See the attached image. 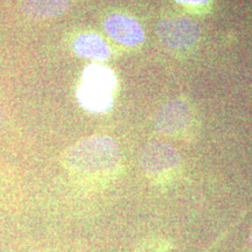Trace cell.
<instances>
[{
	"mask_svg": "<svg viewBox=\"0 0 252 252\" xmlns=\"http://www.w3.org/2000/svg\"><path fill=\"white\" fill-rule=\"evenodd\" d=\"M68 178L83 190H96L110 184L122 169L118 144L108 135H91L68 147L61 156Z\"/></svg>",
	"mask_w": 252,
	"mask_h": 252,
	"instance_id": "cell-1",
	"label": "cell"
},
{
	"mask_svg": "<svg viewBox=\"0 0 252 252\" xmlns=\"http://www.w3.org/2000/svg\"><path fill=\"white\" fill-rule=\"evenodd\" d=\"M117 88V77L111 69L90 63L82 71L76 89V98L82 109L93 113H105L113 105V94Z\"/></svg>",
	"mask_w": 252,
	"mask_h": 252,
	"instance_id": "cell-2",
	"label": "cell"
},
{
	"mask_svg": "<svg viewBox=\"0 0 252 252\" xmlns=\"http://www.w3.org/2000/svg\"><path fill=\"white\" fill-rule=\"evenodd\" d=\"M140 165L145 175L156 185L171 182L181 172V156L166 143L153 141L144 147Z\"/></svg>",
	"mask_w": 252,
	"mask_h": 252,
	"instance_id": "cell-3",
	"label": "cell"
},
{
	"mask_svg": "<svg viewBox=\"0 0 252 252\" xmlns=\"http://www.w3.org/2000/svg\"><path fill=\"white\" fill-rule=\"evenodd\" d=\"M201 31L195 21L184 17H171L160 21L158 36L167 49L184 52L196 45Z\"/></svg>",
	"mask_w": 252,
	"mask_h": 252,
	"instance_id": "cell-4",
	"label": "cell"
},
{
	"mask_svg": "<svg viewBox=\"0 0 252 252\" xmlns=\"http://www.w3.org/2000/svg\"><path fill=\"white\" fill-rule=\"evenodd\" d=\"M194 118V110L187 100L174 99L167 102L158 111L154 124L160 133L180 138L188 133Z\"/></svg>",
	"mask_w": 252,
	"mask_h": 252,
	"instance_id": "cell-5",
	"label": "cell"
},
{
	"mask_svg": "<svg viewBox=\"0 0 252 252\" xmlns=\"http://www.w3.org/2000/svg\"><path fill=\"white\" fill-rule=\"evenodd\" d=\"M105 33L113 41L125 47L140 46L145 41V33L138 21L122 13H112L104 19Z\"/></svg>",
	"mask_w": 252,
	"mask_h": 252,
	"instance_id": "cell-6",
	"label": "cell"
},
{
	"mask_svg": "<svg viewBox=\"0 0 252 252\" xmlns=\"http://www.w3.org/2000/svg\"><path fill=\"white\" fill-rule=\"evenodd\" d=\"M78 0H19V8L25 18L43 21L63 15Z\"/></svg>",
	"mask_w": 252,
	"mask_h": 252,
	"instance_id": "cell-7",
	"label": "cell"
},
{
	"mask_svg": "<svg viewBox=\"0 0 252 252\" xmlns=\"http://www.w3.org/2000/svg\"><path fill=\"white\" fill-rule=\"evenodd\" d=\"M71 49L80 58L94 62H104L111 55V50L106 41L94 32L77 34L71 42Z\"/></svg>",
	"mask_w": 252,
	"mask_h": 252,
	"instance_id": "cell-8",
	"label": "cell"
},
{
	"mask_svg": "<svg viewBox=\"0 0 252 252\" xmlns=\"http://www.w3.org/2000/svg\"><path fill=\"white\" fill-rule=\"evenodd\" d=\"M171 249V243L162 238H152L150 241H145L134 252H166Z\"/></svg>",
	"mask_w": 252,
	"mask_h": 252,
	"instance_id": "cell-9",
	"label": "cell"
},
{
	"mask_svg": "<svg viewBox=\"0 0 252 252\" xmlns=\"http://www.w3.org/2000/svg\"><path fill=\"white\" fill-rule=\"evenodd\" d=\"M175 2L184 6V7L191 9L194 12L207 11L212 5L213 0H174Z\"/></svg>",
	"mask_w": 252,
	"mask_h": 252,
	"instance_id": "cell-10",
	"label": "cell"
},
{
	"mask_svg": "<svg viewBox=\"0 0 252 252\" xmlns=\"http://www.w3.org/2000/svg\"><path fill=\"white\" fill-rule=\"evenodd\" d=\"M9 186H11L9 175L7 173L0 171V202L5 197V194L9 190Z\"/></svg>",
	"mask_w": 252,
	"mask_h": 252,
	"instance_id": "cell-11",
	"label": "cell"
},
{
	"mask_svg": "<svg viewBox=\"0 0 252 252\" xmlns=\"http://www.w3.org/2000/svg\"><path fill=\"white\" fill-rule=\"evenodd\" d=\"M5 125V106L2 100L0 99V132H1L2 127Z\"/></svg>",
	"mask_w": 252,
	"mask_h": 252,
	"instance_id": "cell-12",
	"label": "cell"
},
{
	"mask_svg": "<svg viewBox=\"0 0 252 252\" xmlns=\"http://www.w3.org/2000/svg\"><path fill=\"white\" fill-rule=\"evenodd\" d=\"M251 242H252V238H251Z\"/></svg>",
	"mask_w": 252,
	"mask_h": 252,
	"instance_id": "cell-13",
	"label": "cell"
}]
</instances>
